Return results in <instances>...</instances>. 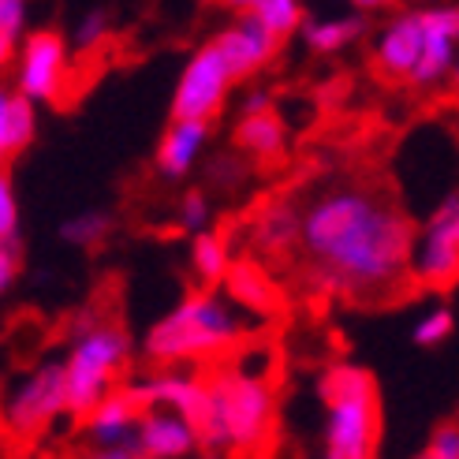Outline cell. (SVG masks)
<instances>
[{
	"instance_id": "cell-16",
	"label": "cell",
	"mask_w": 459,
	"mask_h": 459,
	"mask_svg": "<svg viewBox=\"0 0 459 459\" xmlns=\"http://www.w3.org/2000/svg\"><path fill=\"white\" fill-rule=\"evenodd\" d=\"M134 419H139V407H134L131 396L117 385L112 393H105L94 407H90L79 422H82L86 441L94 448H127Z\"/></svg>"
},
{
	"instance_id": "cell-11",
	"label": "cell",
	"mask_w": 459,
	"mask_h": 459,
	"mask_svg": "<svg viewBox=\"0 0 459 459\" xmlns=\"http://www.w3.org/2000/svg\"><path fill=\"white\" fill-rule=\"evenodd\" d=\"M419 27H422V49H419V60L411 67L407 82L419 90H433L455 72L459 12H455V4L426 8V12H419Z\"/></svg>"
},
{
	"instance_id": "cell-2",
	"label": "cell",
	"mask_w": 459,
	"mask_h": 459,
	"mask_svg": "<svg viewBox=\"0 0 459 459\" xmlns=\"http://www.w3.org/2000/svg\"><path fill=\"white\" fill-rule=\"evenodd\" d=\"M195 433L210 452H265L277 437V393L269 374L243 359L213 362V374H205V407Z\"/></svg>"
},
{
	"instance_id": "cell-30",
	"label": "cell",
	"mask_w": 459,
	"mask_h": 459,
	"mask_svg": "<svg viewBox=\"0 0 459 459\" xmlns=\"http://www.w3.org/2000/svg\"><path fill=\"white\" fill-rule=\"evenodd\" d=\"M22 269V250L19 243H0V299H8Z\"/></svg>"
},
{
	"instance_id": "cell-1",
	"label": "cell",
	"mask_w": 459,
	"mask_h": 459,
	"mask_svg": "<svg viewBox=\"0 0 459 459\" xmlns=\"http://www.w3.org/2000/svg\"><path fill=\"white\" fill-rule=\"evenodd\" d=\"M411 221L381 191L340 183L299 210V247L314 284L348 299H388L407 281Z\"/></svg>"
},
{
	"instance_id": "cell-25",
	"label": "cell",
	"mask_w": 459,
	"mask_h": 459,
	"mask_svg": "<svg viewBox=\"0 0 459 459\" xmlns=\"http://www.w3.org/2000/svg\"><path fill=\"white\" fill-rule=\"evenodd\" d=\"M22 232V210H19V195L8 169L0 165V243H19Z\"/></svg>"
},
{
	"instance_id": "cell-24",
	"label": "cell",
	"mask_w": 459,
	"mask_h": 459,
	"mask_svg": "<svg viewBox=\"0 0 459 459\" xmlns=\"http://www.w3.org/2000/svg\"><path fill=\"white\" fill-rule=\"evenodd\" d=\"M258 15L262 27H269L277 38H288L299 30V22H303V4L299 0H255V8H250Z\"/></svg>"
},
{
	"instance_id": "cell-31",
	"label": "cell",
	"mask_w": 459,
	"mask_h": 459,
	"mask_svg": "<svg viewBox=\"0 0 459 459\" xmlns=\"http://www.w3.org/2000/svg\"><path fill=\"white\" fill-rule=\"evenodd\" d=\"M12 101L15 90H8L0 82V165H8V157H15V143H12Z\"/></svg>"
},
{
	"instance_id": "cell-33",
	"label": "cell",
	"mask_w": 459,
	"mask_h": 459,
	"mask_svg": "<svg viewBox=\"0 0 459 459\" xmlns=\"http://www.w3.org/2000/svg\"><path fill=\"white\" fill-rule=\"evenodd\" d=\"M79 459H134L131 448H94V452H86Z\"/></svg>"
},
{
	"instance_id": "cell-12",
	"label": "cell",
	"mask_w": 459,
	"mask_h": 459,
	"mask_svg": "<svg viewBox=\"0 0 459 459\" xmlns=\"http://www.w3.org/2000/svg\"><path fill=\"white\" fill-rule=\"evenodd\" d=\"M127 448L134 459H191L202 445L195 426L169 407H143L134 419Z\"/></svg>"
},
{
	"instance_id": "cell-32",
	"label": "cell",
	"mask_w": 459,
	"mask_h": 459,
	"mask_svg": "<svg viewBox=\"0 0 459 459\" xmlns=\"http://www.w3.org/2000/svg\"><path fill=\"white\" fill-rule=\"evenodd\" d=\"M265 108H273V94H265V90H250L243 98V117L247 112H265Z\"/></svg>"
},
{
	"instance_id": "cell-6",
	"label": "cell",
	"mask_w": 459,
	"mask_h": 459,
	"mask_svg": "<svg viewBox=\"0 0 459 459\" xmlns=\"http://www.w3.org/2000/svg\"><path fill=\"white\" fill-rule=\"evenodd\" d=\"M64 415H67V407H64V362L60 359H41L34 370L15 377L8 385V393L0 396V426L19 441L38 437V433H45Z\"/></svg>"
},
{
	"instance_id": "cell-23",
	"label": "cell",
	"mask_w": 459,
	"mask_h": 459,
	"mask_svg": "<svg viewBox=\"0 0 459 459\" xmlns=\"http://www.w3.org/2000/svg\"><path fill=\"white\" fill-rule=\"evenodd\" d=\"M452 336H455V310L448 303L426 307L415 317V325H411V343L415 348H445Z\"/></svg>"
},
{
	"instance_id": "cell-27",
	"label": "cell",
	"mask_w": 459,
	"mask_h": 459,
	"mask_svg": "<svg viewBox=\"0 0 459 459\" xmlns=\"http://www.w3.org/2000/svg\"><path fill=\"white\" fill-rule=\"evenodd\" d=\"M105 38H108V15L105 12H86L82 15V22L75 27V49L79 53H94V49H101L105 45Z\"/></svg>"
},
{
	"instance_id": "cell-20",
	"label": "cell",
	"mask_w": 459,
	"mask_h": 459,
	"mask_svg": "<svg viewBox=\"0 0 459 459\" xmlns=\"http://www.w3.org/2000/svg\"><path fill=\"white\" fill-rule=\"evenodd\" d=\"M187 265L195 273L198 288H217L224 281L228 265H232V243H228L217 228H202V232L191 236Z\"/></svg>"
},
{
	"instance_id": "cell-4",
	"label": "cell",
	"mask_w": 459,
	"mask_h": 459,
	"mask_svg": "<svg viewBox=\"0 0 459 459\" xmlns=\"http://www.w3.org/2000/svg\"><path fill=\"white\" fill-rule=\"evenodd\" d=\"M321 403L317 459H377L381 396L377 381L359 362H329L314 377Z\"/></svg>"
},
{
	"instance_id": "cell-5",
	"label": "cell",
	"mask_w": 459,
	"mask_h": 459,
	"mask_svg": "<svg viewBox=\"0 0 459 459\" xmlns=\"http://www.w3.org/2000/svg\"><path fill=\"white\" fill-rule=\"evenodd\" d=\"M60 362H64V407L72 419H82L127 374L131 336L120 325H112V321H94L90 329L72 333V348H67Z\"/></svg>"
},
{
	"instance_id": "cell-8",
	"label": "cell",
	"mask_w": 459,
	"mask_h": 459,
	"mask_svg": "<svg viewBox=\"0 0 459 459\" xmlns=\"http://www.w3.org/2000/svg\"><path fill=\"white\" fill-rule=\"evenodd\" d=\"M15 60V94L34 105H49L67 94L72 82V49L56 30H34L19 38Z\"/></svg>"
},
{
	"instance_id": "cell-13",
	"label": "cell",
	"mask_w": 459,
	"mask_h": 459,
	"mask_svg": "<svg viewBox=\"0 0 459 459\" xmlns=\"http://www.w3.org/2000/svg\"><path fill=\"white\" fill-rule=\"evenodd\" d=\"M224 291V299L232 303L250 325H262V321H277L284 314V291L281 284L273 281V273H265L258 262H236L228 265L224 281L217 284Z\"/></svg>"
},
{
	"instance_id": "cell-7",
	"label": "cell",
	"mask_w": 459,
	"mask_h": 459,
	"mask_svg": "<svg viewBox=\"0 0 459 459\" xmlns=\"http://www.w3.org/2000/svg\"><path fill=\"white\" fill-rule=\"evenodd\" d=\"M407 277L426 291H448L459 281V195H445L433 213L411 232Z\"/></svg>"
},
{
	"instance_id": "cell-18",
	"label": "cell",
	"mask_w": 459,
	"mask_h": 459,
	"mask_svg": "<svg viewBox=\"0 0 459 459\" xmlns=\"http://www.w3.org/2000/svg\"><path fill=\"white\" fill-rule=\"evenodd\" d=\"M250 243L262 255H288L299 243V205L288 198H273L250 221Z\"/></svg>"
},
{
	"instance_id": "cell-10",
	"label": "cell",
	"mask_w": 459,
	"mask_h": 459,
	"mask_svg": "<svg viewBox=\"0 0 459 459\" xmlns=\"http://www.w3.org/2000/svg\"><path fill=\"white\" fill-rule=\"evenodd\" d=\"M124 393L131 396L134 407H169L176 415H183L191 426H198L202 407H205V374L183 370V366H160V370L146 377H131L124 385Z\"/></svg>"
},
{
	"instance_id": "cell-19",
	"label": "cell",
	"mask_w": 459,
	"mask_h": 459,
	"mask_svg": "<svg viewBox=\"0 0 459 459\" xmlns=\"http://www.w3.org/2000/svg\"><path fill=\"white\" fill-rule=\"evenodd\" d=\"M236 143H239L243 153L258 157V160H277L284 153V146H288V131H284V120L277 117V108L247 112V117H239Z\"/></svg>"
},
{
	"instance_id": "cell-35",
	"label": "cell",
	"mask_w": 459,
	"mask_h": 459,
	"mask_svg": "<svg viewBox=\"0 0 459 459\" xmlns=\"http://www.w3.org/2000/svg\"><path fill=\"white\" fill-rule=\"evenodd\" d=\"M355 8H362V12H370V8H385V4H393V0H351Z\"/></svg>"
},
{
	"instance_id": "cell-9",
	"label": "cell",
	"mask_w": 459,
	"mask_h": 459,
	"mask_svg": "<svg viewBox=\"0 0 459 459\" xmlns=\"http://www.w3.org/2000/svg\"><path fill=\"white\" fill-rule=\"evenodd\" d=\"M236 75L228 72V64L221 49L210 41L183 64L179 82L172 90V117H187V120H213L228 101Z\"/></svg>"
},
{
	"instance_id": "cell-26",
	"label": "cell",
	"mask_w": 459,
	"mask_h": 459,
	"mask_svg": "<svg viewBox=\"0 0 459 459\" xmlns=\"http://www.w3.org/2000/svg\"><path fill=\"white\" fill-rule=\"evenodd\" d=\"M176 221L187 236L202 232V228H213V202L205 191H187L179 198V210H176Z\"/></svg>"
},
{
	"instance_id": "cell-17",
	"label": "cell",
	"mask_w": 459,
	"mask_h": 459,
	"mask_svg": "<svg viewBox=\"0 0 459 459\" xmlns=\"http://www.w3.org/2000/svg\"><path fill=\"white\" fill-rule=\"evenodd\" d=\"M422 49V27H419V12L396 15L388 27L377 34L374 45V64L385 79H407L411 67L419 60Z\"/></svg>"
},
{
	"instance_id": "cell-28",
	"label": "cell",
	"mask_w": 459,
	"mask_h": 459,
	"mask_svg": "<svg viewBox=\"0 0 459 459\" xmlns=\"http://www.w3.org/2000/svg\"><path fill=\"white\" fill-rule=\"evenodd\" d=\"M422 459H459V429H455V422H441L437 429L429 433Z\"/></svg>"
},
{
	"instance_id": "cell-15",
	"label": "cell",
	"mask_w": 459,
	"mask_h": 459,
	"mask_svg": "<svg viewBox=\"0 0 459 459\" xmlns=\"http://www.w3.org/2000/svg\"><path fill=\"white\" fill-rule=\"evenodd\" d=\"M205 146H210V120H187V117H172L169 131L160 134L153 165L165 179H183L191 176L195 165L202 160Z\"/></svg>"
},
{
	"instance_id": "cell-22",
	"label": "cell",
	"mask_w": 459,
	"mask_h": 459,
	"mask_svg": "<svg viewBox=\"0 0 459 459\" xmlns=\"http://www.w3.org/2000/svg\"><path fill=\"white\" fill-rule=\"evenodd\" d=\"M112 232V213L108 210H79L72 213L64 224H60V239L67 247H75V250H94L105 243V236Z\"/></svg>"
},
{
	"instance_id": "cell-3",
	"label": "cell",
	"mask_w": 459,
	"mask_h": 459,
	"mask_svg": "<svg viewBox=\"0 0 459 459\" xmlns=\"http://www.w3.org/2000/svg\"><path fill=\"white\" fill-rule=\"evenodd\" d=\"M255 325L224 299L221 288H198L176 299L143 336V351L157 366H213L232 359Z\"/></svg>"
},
{
	"instance_id": "cell-14",
	"label": "cell",
	"mask_w": 459,
	"mask_h": 459,
	"mask_svg": "<svg viewBox=\"0 0 459 459\" xmlns=\"http://www.w3.org/2000/svg\"><path fill=\"white\" fill-rule=\"evenodd\" d=\"M213 45L221 49L228 72H232L236 79H247V75L262 72V67L277 56L281 38L269 27H262L255 12H239V19L232 22V27L213 38Z\"/></svg>"
},
{
	"instance_id": "cell-29",
	"label": "cell",
	"mask_w": 459,
	"mask_h": 459,
	"mask_svg": "<svg viewBox=\"0 0 459 459\" xmlns=\"http://www.w3.org/2000/svg\"><path fill=\"white\" fill-rule=\"evenodd\" d=\"M0 34L12 41L27 34V0H0Z\"/></svg>"
},
{
	"instance_id": "cell-36",
	"label": "cell",
	"mask_w": 459,
	"mask_h": 459,
	"mask_svg": "<svg viewBox=\"0 0 459 459\" xmlns=\"http://www.w3.org/2000/svg\"><path fill=\"white\" fill-rule=\"evenodd\" d=\"M221 4L236 8V12H250V8H255V0H221Z\"/></svg>"
},
{
	"instance_id": "cell-34",
	"label": "cell",
	"mask_w": 459,
	"mask_h": 459,
	"mask_svg": "<svg viewBox=\"0 0 459 459\" xmlns=\"http://www.w3.org/2000/svg\"><path fill=\"white\" fill-rule=\"evenodd\" d=\"M12 56H15V41L0 34V72H4V67L12 64Z\"/></svg>"
},
{
	"instance_id": "cell-21",
	"label": "cell",
	"mask_w": 459,
	"mask_h": 459,
	"mask_svg": "<svg viewBox=\"0 0 459 459\" xmlns=\"http://www.w3.org/2000/svg\"><path fill=\"white\" fill-rule=\"evenodd\" d=\"M299 27H303V41L314 53H340L366 34V19L362 15H325V19H303Z\"/></svg>"
}]
</instances>
